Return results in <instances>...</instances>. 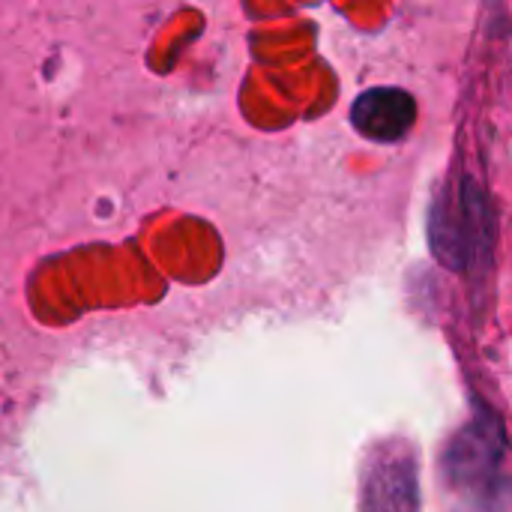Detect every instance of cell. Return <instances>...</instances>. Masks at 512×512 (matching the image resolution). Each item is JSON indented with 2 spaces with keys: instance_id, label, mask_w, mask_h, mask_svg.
<instances>
[{
  "instance_id": "cell-3",
  "label": "cell",
  "mask_w": 512,
  "mask_h": 512,
  "mask_svg": "<svg viewBox=\"0 0 512 512\" xmlns=\"http://www.w3.org/2000/svg\"><path fill=\"white\" fill-rule=\"evenodd\" d=\"M351 120L360 135L372 141H399L411 132L417 120V102L399 87H372L357 96Z\"/></svg>"
},
{
  "instance_id": "cell-1",
  "label": "cell",
  "mask_w": 512,
  "mask_h": 512,
  "mask_svg": "<svg viewBox=\"0 0 512 512\" xmlns=\"http://www.w3.org/2000/svg\"><path fill=\"white\" fill-rule=\"evenodd\" d=\"M444 477L462 507L489 512L492 507L504 504L507 498L504 435L492 411L480 414L450 444L444 456Z\"/></svg>"
},
{
  "instance_id": "cell-4",
  "label": "cell",
  "mask_w": 512,
  "mask_h": 512,
  "mask_svg": "<svg viewBox=\"0 0 512 512\" xmlns=\"http://www.w3.org/2000/svg\"><path fill=\"white\" fill-rule=\"evenodd\" d=\"M369 512H414V480L405 459H393L369 486Z\"/></svg>"
},
{
  "instance_id": "cell-2",
  "label": "cell",
  "mask_w": 512,
  "mask_h": 512,
  "mask_svg": "<svg viewBox=\"0 0 512 512\" xmlns=\"http://www.w3.org/2000/svg\"><path fill=\"white\" fill-rule=\"evenodd\" d=\"M486 198L474 183H465L456 201H441V210L432 216V249L435 255L453 267L462 270L468 261L486 249Z\"/></svg>"
}]
</instances>
